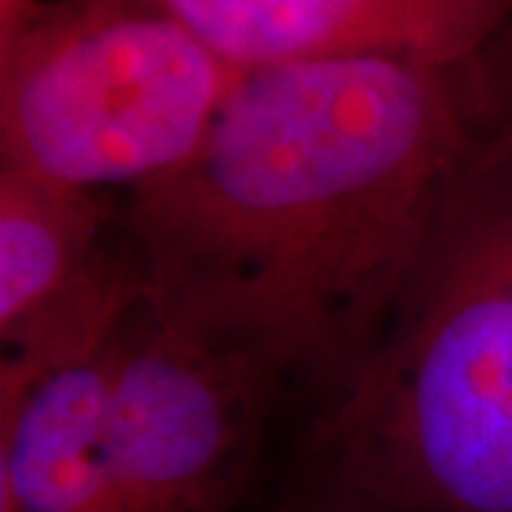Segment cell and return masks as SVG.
Segmentation results:
<instances>
[{"mask_svg":"<svg viewBox=\"0 0 512 512\" xmlns=\"http://www.w3.org/2000/svg\"><path fill=\"white\" fill-rule=\"evenodd\" d=\"M114 328L69 348L3 356L0 512H114L106 473Z\"/></svg>","mask_w":512,"mask_h":512,"instance_id":"7","label":"cell"},{"mask_svg":"<svg viewBox=\"0 0 512 512\" xmlns=\"http://www.w3.org/2000/svg\"><path fill=\"white\" fill-rule=\"evenodd\" d=\"M313 441L322 481L387 510L512 512V103Z\"/></svg>","mask_w":512,"mask_h":512,"instance_id":"2","label":"cell"},{"mask_svg":"<svg viewBox=\"0 0 512 512\" xmlns=\"http://www.w3.org/2000/svg\"><path fill=\"white\" fill-rule=\"evenodd\" d=\"M274 376L140 296L109 342L106 473L114 512H231Z\"/></svg>","mask_w":512,"mask_h":512,"instance_id":"4","label":"cell"},{"mask_svg":"<svg viewBox=\"0 0 512 512\" xmlns=\"http://www.w3.org/2000/svg\"><path fill=\"white\" fill-rule=\"evenodd\" d=\"M512 83L490 57L242 72L200 151L131 194L151 305L330 402L376 348Z\"/></svg>","mask_w":512,"mask_h":512,"instance_id":"1","label":"cell"},{"mask_svg":"<svg viewBox=\"0 0 512 512\" xmlns=\"http://www.w3.org/2000/svg\"><path fill=\"white\" fill-rule=\"evenodd\" d=\"M274 512H393L370 501L365 495L345 490L339 484H330V481H316L311 490L293 495L291 501H285L279 510Z\"/></svg>","mask_w":512,"mask_h":512,"instance_id":"8","label":"cell"},{"mask_svg":"<svg viewBox=\"0 0 512 512\" xmlns=\"http://www.w3.org/2000/svg\"><path fill=\"white\" fill-rule=\"evenodd\" d=\"M237 72L404 57L467 66L490 57L512 0H157Z\"/></svg>","mask_w":512,"mask_h":512,"instance_id":"6","label":"cell"},{"mask_svg":"<svg viewBox=\"0 0 512 512\" xmlns=\"http://www.w3.org/2000/svg\"><path fill=\"white\" fill-rule=\"evenodd\" d=\"M143 282L103 194L0 168L3 356L69 348L109 333Z\"/></svg>","mask_w":512,"mask_h":512,"instance_id":"5","label":"cell"},{"mask_svg":"<svg viewBox=\"0 0 512 512\" xmlns=\"http://www.w3.org/2000/svg\"><path fill=\"white\" fill-rule=\"evenodd\" d=\"M239 74L157 0H43L0 43V168L131 197L200 151Z\"/></svg>","mask_w":512,"mask_h":512,"instance_id":"3","label":"cell"}]
</instances>
